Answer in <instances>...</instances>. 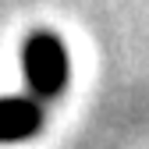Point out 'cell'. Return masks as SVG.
<instances>
[{"label":"cell","instance_id":"1","mask_svg":"<svg viewBox=\"0 0 149 149\" xmlns=\"http://www.w3.org/2000/svg\"><path fill=\"white\" fill-rule=\"evenodd\" d=\"M22 71L29 82V96L39 103L57 100L71 82V53L53 32H32L22 46Z\"/></svg>","mask_w":149,"mask_h":149},{"label":"cell","instance_id":"2","mask_svg":"<svg viewBox=\"0 0 149 149\" xmlns=\"http://www.w3.org/2000/svg\"><path fill=\"white\" fill-rule=\"evenodd\" d=\"M46 110L43 103L22 92V96H0V146H18L29 142L32 135L43 132Z\"/></svg>","mask_w":149,"mask_h":149}]
</instances>
